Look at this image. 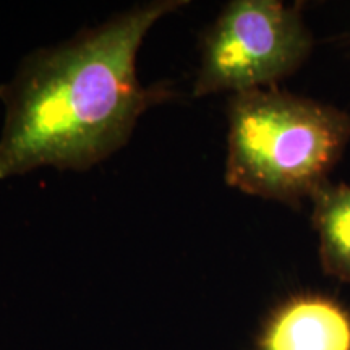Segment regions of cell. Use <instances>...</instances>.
I'll list each match as a JSON object with an SVG mask.
<instances>
[{"label":"cell","mask_w":350,"mask_h":350,"mask_svg":"<svg viewBox=\"0 0 350 350\" xmlns=\"http://www.w3.org/2000/svg\"><path fill=\"white\" fill-rule=\"evenodd\" d=\"M187 0H150L23 57L0 85V180L41 167L88 170L124 148L148 109L175 98L144 86L137 57L157 21Z\"/></svg>","instance_id":"cell-1"},{"label":"cell","mask_w":350,"mask_h":350,"mask_svg":"<svg viewBox=\"0 0 350 350\" xmlns=\"http://www.w3.org/2000/svg\"><path fill=\"white\" fill-rule=\"evenodd\" d=\"M227 120V185L292 208L329 182L350 142V113L278 86L230 94Z\"/></svg>","instance_id":"cell-2"},{"label":"cell","mask_w":350,"mask_h":350,"mask_svg":"<svg viewBox=\"0 0 350 350\" xmlns=\"http://www.w3.org/2000/svg\"><path fill=\"white\" fill-rule=\"evenodd\" d=\"M299 3L232 0L204 33L193 98L278 86L313 51Z\"/></svg>","instance_id":"cell-3"},{"label":"cell","mask_w":350,"mask_h":350,"mask_svg":"<svg viewBox=\"0 0 350 350\" xmlns=\"http://www.w3.org/2000/svg\"><path fill=\"white\" fill-rule=\"evenodd\" d=\"M258 350H350V314L329 297L294 295L271 312Z\"/></svg>","instance_id":"cell-4"},{"label":"cell","mask_w":350,"mask_h":350,"mask_svg":"<svg viewBox=\"0 0 350 350\" xmlns=\"http://www.w3.org/2000/svg\"><path fill=\"white\" fill-rule=\"evenodd\" d=\"M310 201L321 269L350 284V185L327 182Z\"/></svg>","instance_id":"cell-5"}]
</instances>
